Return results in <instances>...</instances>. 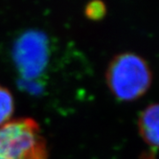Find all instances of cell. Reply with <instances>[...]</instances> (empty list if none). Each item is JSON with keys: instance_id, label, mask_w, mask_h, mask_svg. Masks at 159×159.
<instances>
[{"instance_id": "1", "label": "cell", "mask_w": 159, "mask_h": 159, "mask_svg": "<svg viewBox=\"0 0 159 159\" xmlns=\"http://www.w3.org/2000/svg\"><path fill=\"white\" fill-rule=\"evenodd\" d=\"M107 84L120 101H133L142 97L152 81L151 68L141 56L121 53L109 62L106 73Z\"/></svg>"}, {"instance_id": "2", "label": "cell", "mask_w": 159, "mask_h": 159, "mask_svg": "<svg viewBox=\"0 0 159 159\" xmlns=\"http://www.w3.org/2000/svg\"><path fill=\"white\" fill-rule=\"evenodd\" d=\"M0 159H48L39 125L32 118H18L0 127Z\"/></svg>"}, {"instance_id": "3", "label": "cell", "mask_w": 159, "mask_h": 159, "mask_svg": "<svg viewBox=\"0 0 159 159\" xmlns=\"http://www.w3.org/2000/svg\"><path fill=\"white\" fill-rule=\"evenodd\" d=\"M13 54L16 66L22 77L27 80L38 78L48 63L47 37L38 30L22 33L15 41Z\"/></svg>"}, {"instance_id": "4", "label": "cell", "mask_w": 159, "mask_h": 159, "mask_svg": "<svg viewBox=\"0 0 159 159\" xmlns=\"http://www.w3.org/2000/svg\"><path fill=\"white\" fill-rule=\"evenodd\" d=\"M158 105L148 106L138 119V129L143 140L156 152L158 148Z\"/></svg>"}, {"instance_id": "5", "label": "cell", "mask_w": 159, "mask_h": 159, "mask_svg": "<svg viewBox=\"0 0 159 159\" xmlns=\"http://www.w3.org/2000/svg\"><path fill=\"white\" fill-rule=\"evenodd\" d=\"M15 110V101L12 92L0 84V127L11 121Z\"/></svg>"}, {"instance_id": "6", "label": "cell", "mask_w": 159, "mask_h": 159, "mask_svg": "<svg viewBox=\"0 0 159 159\" xmlns=\"http://www.w3.org/2000/svg\"><path fill=\"white\" fill-rule=\"evenodd\" d=\"M85 15L91 19H100L106 15V6L101 1H93L87 4Z\"/></svg>"}, {"instance_id": "7", "label": "cell", "mask_w": 159, "mask_h": 159, "mask_svg": "<svg viewBox=\"0 0 159 159\" xmlns=\"http://www.w3.org/2000/svg\"><path fill=\"white\" fill-rule=\"evenodd\" d=\"M144 159H155V152L152 151V152H150L149 154H146L144 156Z\"/></svg>"}]
</instances>
